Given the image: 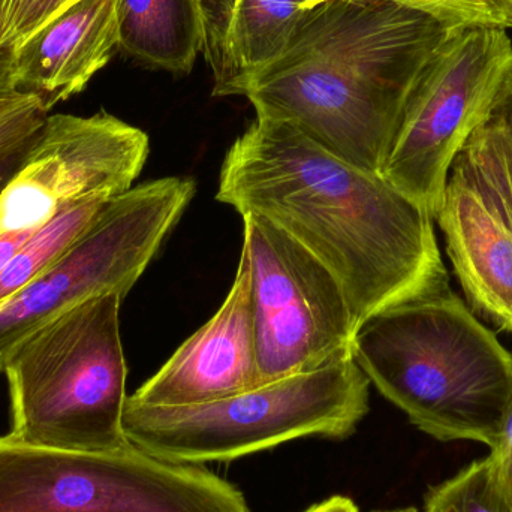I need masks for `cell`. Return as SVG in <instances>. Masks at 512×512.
Listing matches in <instances>:
<instances>
[{
    "mask_svg": "<svg viewBox=\"0 0 512 512\" xmlns=\"http://www.w3.org/2000/svg\"><path fill=\"white\" fill-rule=\"evenodd\" d=\"M459 27L396 0H327L303 9L245 96L256 116L381 176L409 95Z\"/></svg>",
    "mask_w": 512,
    "mask_h": 512,
    "instance_id": "obj_2",
    "label": "cell"
},
{
    "mask_svg": "<svg viewBox=\"0 0 512 512\" xmlns=\"http://www.w3.org/2000/svg\"><path fill=\"white\" fill-rule=\"evenodd\" d=\"M195 191L191 177H164L108 201L51 267L0 307V352L69 307L107 294L125 298Z\"/></svg>",
    "mask_w": 512,
    "mask_h": 512,
    "instance_id": "obj_8",
    "label": "cell"
},
{
    "mask_svg": "<svg viewBox=\"0 0 512 512\" xmlns=\"http://www.w3.org/2000/svg\"><path fill=\"white\" fill-rule=\"evenodd\" d=\"M493 480L512 505V402L502 424L498 441L486 457Z\"/></svg>",
    "mask_w": 512,
    "mask_h": 512,
    "instance_id": "obj_22",
    "label": "cell"
},
{
    "mask_svg": "<svg viewBox=\"0 0 512 512\" xmlns=\"http://www.w3.org/2000/svg\"><path fill=\"white\" fill-rule=\"evenodd\" d=\"M242 218L259 385L351 352L357 322L333 273L267 219L254 213Z\"/></svg>",
    "mask_w": 512,
    "mask_h": 512,
    "instance_id": "obj_9",
    "label": "cell"
},
{
    "mask_svg": "<svg viewBox=\"0 0 512 512\" xmlns=\"http://www.w3.org/2000/svg\"><path fill=\"white\" fill-rule=\"evenodd\" d=\"M116 50L117 0H81L14 51L15 86L50 111L83 92Z\"/></svg>",
    "mask_w": 512,
    "mask_h": 512,
    "instance_id": "obj_13",
    "label": "cell"
},
{
    "mask_svg": "<svg viewBox=\"0 0 512 512\" xmlns=\"http://www.w3.org/2000/svg\"><path fill=\"white\" fill-rule=\"evenodd\" d=\"M454 26L512 30V0H396Z\"/></svg>",
    "mask_w": 512,
    "mask_h": 512,
    "instance_id": "obj_19",
    "label": "cell"
},
{
    "mask_svg": "<svg viewBox=\"0 0 512 512\" xmlns=\"http://www.w3.org/2000/svg\"><path fill=\"white\" fill-rule=\"evenodd\" d=\"M303 8H310V6L318 5V3L327 2V0H297Z\"/></svg>",
    "mask_w": 512,
    "mask_h": 512,
    "instance_id": "obj_27",
    "label": "cell"
},
{
    "mask_svg": "<svg viewBox=\"0 0 512 512\" xmlns=\"http://www.w3.org/2000/svg\"><path fill=\"white\" fill-rule=\"evenodd\" d=\"M511 68L508 30L459 27L409 95L381 176L433 218L454 158L489 116Z\"/></svg>",
    "mask_w": 512,
    "mask_h": 512,
    "instance_id": "obj_7",
    "label": "cell"
},
{
    "mask_svg": "<svg viewBox=\"0 0 512 512\" xmlns=\"http://www.w3.org/2000/svg\"><path fill=\"white\" fill-rule=\"evenodd\" d=\"M369 388L348 352L203 405L147 406L128 397L123 429L134 447L168 462H230L309 436L348 438L369 412Z\"/></svg>",
    "mask_w": 512,
    "mask_h": 512,
    "instance_id": "obj_5",
    "label": "cell"
},
{
    "mask_svg": "<svg viewBox=\"0 0 512 512\" xmlns=\"http://www.w3.org/2000/svg\"><path fill=\"white\" fill-rule=\"evenodd\" d=\"M30 141L26 146L20 147V149L15 150V152L6 153V155L0 156V191L5 188L8 180L11 179L12 174L17 170L18 165H20L21 158H23L24 152H26Z\"/></svg>",
    "mask_w": 512,
    "mask_h": 512,
    "instance_id": "obj_25",
    "label": "cell"
},
{
    "mask_svg": "<svg viewBox=\"0 0 512 512\" xmlns=\"http://www.w3.org/2000/svg\"><path fill=\"white\" fill-rule=\"evenodd\" d=\"M351 352L421 432L489 450L498 441L512 402V354L450 285L361 322Z\"/></svg>",
    "mask_w": 512,
    "mask_h": 512,
    "instance_id": "obj_3",
    "label": "cell"
},
{
    "mask_svg": "<svg viewBox=\"0 0 512 512\" xmlns=\"http://www.w3.org/2000/svg\"><path fill=\"white\" fill-rule=\"evenodd\" d=\"M149 152L146 132L107 111L48 114L0 191V234L38 230L72 207L125 194Z\"/></svg>",
    "mask_w": 512,
    "mask_h": 512,
    "instance_id": "obj_10",
    "label": "cell"
},
{
    "mask_svg": "<svg viewBox=\"0 0 512 512\" xmlns=\"http://www.w3.org/2000/svg\"><path fill=\"white\" fill-rule=\"evenodd\" d=\"M14 78V53L11 50H0V104L18 95Z\"/></svg>",
    "mask_w": 512,
    "mask_h": 512,
    "instance_id": "obj_23",
    "label": "cell"
},
{
    "mask_svg": "<svg viewBox=\"0 0 512 512\" xmlns=\"http://www.w3.org/2000/svg\"><path fill=\"white\" fill-rule=\"evenodd\" d=\"M483 125L501 147L512 183V68L508 72Z\"/></svg>",
    "mask_w": 512,
    "mask_h": 512,
    "instance_id": "obj_21",
    "label": "cell"
},
{
    "mask_svg": "<svg viewBox=\"0 0 512 512\" xmlns=\"http://www.w3.org/2000/svg\"><path fill=\"white\" fill-rule=\"evenodd\" d=\"M0 512H251L242 492L201 465L129 445L48 450L0 436Z\"/></svg>",
    "mask_w": 512,
    "mask_h": 512,
    "instance_id": "obj_6",
    "label": "cell"
},
{
    "mask_svg": "<svg viewBox=\"0 0 512 512\" xmlns=\"http://www.w3.org/2000/svg\"><path fill=\"white\" fill-rule=\"evenodd\" d=\"M119 50L147 68L189 74L201 51L195 0H117Z\"/></svg>",
    "mask_w": 512,
    "mask_h": 512,
    "instance_id": "obj_15",
    "label": "cell"
},
{
    "mask_svg": "<svg viewBox=\"0 0 512 512\" xmlns=\"http://www.w3.org/2000/svg\"><path fill=\"white\" fill-rule=\"evenodd\" d=\"M81 0H0V50L17 51Z\"/></svg>",
    "mask_w": 512,
    "mask_h": 512,
    "instance_id": "obj_18",
    "label": "cell"
},
{
    "mask_svg": "<svg viewBox=\"0 0 512 512\" xmlns=\"http://www.w3.org/2000/svg\"><path fill=\"white\" fill-rule=\"evenodd\" d=\"M35 231L36 230L8 231V233L0 234V273L5 270L6 265L14 258L18 249L29 240V237L32 236Z\"/></svg>",
    "mask_w": 512,
    "mask_h": 512,
    "instance_id": "obj_24",
    "label": "cell"
},
{
    "mask_svg": "<svg viewBox=\"0 0 512 512\" xmlns=\"http://www.w3.org/2000/svg\"><path fill=\"white\" fill-rule=\"evenodd\" d=\"M107 203L92 201L72 207L36 230L0 273V307L51 267Z\"/></svg>",
    "mask_w": 512,
    "mask_h": 512,
    "instance_id": "obj_16",
    "label": "cell"
},
{
    "mask_svg": "<svg viewBox=\"0 0 512 512\" xmlns=\"http://www.w3.org/2000/svg\"><path fill=\"white\" fill-rule=\"evenodd\" d=\"M375 512H418L417 508H402V510L375 511Z\"/></svg>",
    "mask_w": 512,
    "mask_h": 512,
    "instance_id": "obj_28",
    "label": "cell"
},
{
    "mask_svg": "<svg viewBox=\"0 0 512 512\" xmlns=\"http://www.w3.org/2000/svg\"><path fill=\"white\" fill-rule=\"evenodd\" d=\"M216 200L267 219L316 256L345 291L357 327L450 285L430 212L291 123L256 116L225 155Z\"/></svg>",
    "mask_w": 512,
    "mask_h": 512,
    "instance_id": "obj_1",
    "label": "cell"
},
{
    "mask_svg": "<svg viewBox=\"0 0 512 512\" xmlns=\"http://www.w3.org/2000/svg\"><path fill=\"white\" fill-rule=\"evenodd\" d=\"M435 219L472 312L512 333V183L486 126L454 158Z\"/></svg>",
    "mask_w": 512,
    "mask_h": 512,
    "instance_id": "obj_11",
    "label": "cell"
},
{
    "mask_svg": "<svg viewBox=\"0 0 512 512\" xmlns=\"http://www.w3.org/2000/svg\"><path fill=\"white\" fill-rule=\"evenodd\" d=\"M259 387L252 277L242 249L236 279L221 309L129 399L147 406L216 402Z\"/></svg>",
    "mask_w": 512,
    "mask_h": 512,
    "instance_id": "obj_12",
    "label": "cell"
},
{
    "mask_svg": "<svg viewBox=\"0 0 512 512\" xmlns=\"http://www.w3.org/2000/svg\"><path fill=\"white\" fill-rule=\"evenodd\" d=\"M48 116V108L35 93H18L0 104V156L26 146Z\"/></svg>",
    "mask_w": 512,
    "mask_h": 512,
    "instance_id": "obj_20",
    "label": "cell"
},
{
    "mask_svg": "<svg viewBox=\"0 0 512 512\" xmlns=\"http://www.w3.org/2000/svg\"><path fill=\"white\" fill-rule=\"evenodd\" d=\"M304 512H358L357 505L345 496H333L321 504L313 505Z\"/></svg>",
    "mask_w": 512,
    "mask_h": 512,
    "instance_id": "obj_26",
    "label": "cell"
},
{
    "mask_svg": "<svg viewBox=\"0 0 512 512\" xmlns=\"http://www.w3.org/2000/svg\"><path fill=\"white\" fill-rule=\"evenodd\" d=\"M424 512H512V505L484 457L433 486L424 499Z\"/></svg>",
    "mask_w": 512,
    "mask_h": 512,
    "instance_id": "obj_17",
    "label": "cell"
},
{
    "mask_svg": "<svg viewBox=\"0 0 512 512\" xmlns=\"http://www.w3.org/2000/svg\"><path fill=\"white\" fill-rule=\"evenodd\" d=\"M119 294L90 298L18 337L0 352L11 430L26 447L110 453L128 448L123 429L126 367Z\"/></svg>",
    "mask_w": 512,
    "mask_h": 512,
    "instance_id": "obj_4",
    "label": "cell"
},
{
    "mask_svg": "<svg viewBox=\"0 0 512 512\" xmlns=\"http://www.w3.org/2000/svg\"><path fill=\"white\" fill-rule=\"evenodd\" d=\"M201 53L212 71L213 96H245L252 80L291 38L303 12L297 0H195Z\"/></svg>",
    "mask_w": 512,
    "mask_h": 512,
    "instance_id": "obj_14",
    "label": "cell"
}]
</instances>
